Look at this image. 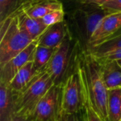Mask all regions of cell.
<instances>
[{
    "label": "cell",
    "instance_id": "cell-14",
    "mask_svg": "<svg viewBox=\"0 0 121 121\" xmlns=\"http://www.w3.org/2000/svg\"><path fill=\"white\" fill-rule=\"evenodd\" d=\"M33 67V61L26 63L15 75L9 87L13 94H16L25 89L33 78L38 74Z\"/></svg>",
    "mask_w": 121,
    "mask_h": 121
},
{
    "label": "cell",
    "instance_id": "cell-24",
    "mask_svg": "<svg viewBox=\"0 0 121 121\" xmlns=\"http://www.w3.org/2000/svg\"><path fill=\"white\" fill-rule=\"evenodd\" d=\"M83 111L78 113L69 114L64 116L65 117L66 121H83Z\"/></svg>",
    "mask_w": 121,
    "mask_h": 121
},
{
    "label": "cell",
    "instance_id": "cell-27",
    "mask_svg": "<svg viewBox=\"0 0 121 121\" xmlns=\"http://www.w3.org/2000/svg\"><path fill=\"white\" fill-rule=\"evenodd\" d=\"M62 2V1H65V2H78L79 4H82L84 0H60Z\"/></svg>",
    "mask_w": 121,
    "mask_h": 121
},
{
    "label": "cell",
    "instance_id": "cell-4",
    "mask_svg": "<svg viewBox=\"0 0 121 121\" xmlns=\"http://www.w3.org/2000/svg\"><path fill=\"white\" fill-rule=\"evenodd\" d=\"M102 6L81 4L71 15V19L79 38L86 46L102 18L108 14Z\"/></svg>",
    "mask_w": 121,
    "mask_h": 121
},
{
    "label": "cell",
    "instance_id": "cell-30",
    "mask_svg": "<svg viewBox=\"0 0 121 121\" xmlns=\"http://www.w3.org/2000/svg\"><path fill=\"white\" fill-rule=\"evenodd\" d=\"M118 64H119V65L121 66V60H118Z\"/></svg>",
    "mask_w": 121,
    "mask_h": 121
},
{
    "label": "cell",
    "instance_id": "cell-1",
    "mask_svg": "<svg viewBox=\"0 0 121 121\" xmlns=\"http://www.w3.org/2000/svg\"><path fill=\"white\" fill-rule=\"evenodd\" d=\"M75 70L79 77L84 105L90 106L103 121H108V90L98 62L89 54H84L77 57Z\"/></svg>",
    "mask_w": 121,
    "mask_h": 121
},
{
    "label": "cell",
    "instance_id": "cell-13",
    "mask_svg": "<svg viewBox=\"0 0 121 121\" xmlns=\"http://www.w3.org/2000/svg\"><path fill=\"white\" fill-rule=\"evenodd\" d=\"M12 13H15L18 16L20 28L24 30L33 40H38L40 35L48 28L45 25L41 18H32L23 12L18 11H15Z\"/></svg>",
    "mask_w": 121,
    "mask_h": 121
},
{
    "label": "cell",
    "instance_id": "cell-16",
    "mask_svg": "<svg viewBox=\"0 0 121 121\" xmlns=\"http://www.w3.org/2000/svg\"><path fill=\"white\" fill-rule=\"evenodd\" d=\"M108 121H121V89L108 90Z\"/></svg>",
    "mask_w": 121,
    "mask_h": 121
},
{
    "label": "cell",
    "instance_id": "cell-3",
    "mask_svg": "<svg viewBox=\"0 0 121 121\" xmlns=\"http://www.w3.org/2000/svg\"><path fill=\"white\" fill-rule=\"evenodd\" d=\"M0 33V67L34 41L20 28L18 16L15 13L1 21Z\"/></svg>",
    "mask_w": 121,
    "mask_h": 121
},
{
    "label": "cell",
    "instance_id": "cell-6",
    "mask_svg": "<svg viewBox=\"0 0 121 121\" xmlns=\"http://www.w3.org/2000/svg\"><path fill=\"white\" fill-rule=\"evenodd\" d=\"M84 108V100L79 75L76 70L62 84L61 94V115L78 113Z\"/></svg>",
    "mask_w": 121,
    "mask_h": 121
},
{
    "label": "cell",
    "instance_id": "cell-8",
    "mask_svg": "<svg viewBox=\"0 0 121 121\" xmlns=\"http://www.w3.org/2000/svg\"><path fill=\"white\" fill-rule=\"evenodd\" d=\"M38 45V40L33 41L25 50L0 67V83L7 86L17 72L28 62L33 60V55Z\"/></svg>",
    "mask_w": 121,
    "mask_h": 121
},
{
    "label": "cell",
    "instance_id": "cell-15",
    "mask_svg": "<svg viewBox=\"0 0 121 121\" xmlns=\"http://www.w3.org/2000/svg\"><path fill=\"white\" fill-rule=\"evenodd\" d=\"M121 49V29L118 33L101 43L88 49V54L94 59H99L111 52Z\"/></svg>",
    "mask_w": 121,
    "mask_h": 121
},
{
    "label": "cell",
    "instance_id": "cell-17",
    "mask_svg": "<svg viewBox=\"0 0 121 121\" xmlns=\"http://www.w3.org/2000/svg\"><path fill=\"white\" fill-rule=\"evenodd\" d=\"M56 48H47L38 45H37L33 60V67L37 73L42 72L45 70L46 65L51 59Z\"/></svg>",
    "mask_w": 121,
    "mask_h": 121
},
{
    "label": "cell",
    "instance_id": "cell-20",
    "mask_svg": "<svg viewBox=\"0 0 121 121\" xmlns=\"http://www.w3.org/2000/svg\"><path fill=\"white\" fill-rule=\"evenodd\" d=\"M64 17H65L64 9H60L49 13L48 14L45 15L44 17H43L41 19L43 22L45 23V25L49 27L54 24L64 21Z\"/></svg>",
    "mask_w": 121,
    "mask_h": 121
},
{
    "label": "cell",
    "instance_id": "cell-5",
    "mask_svg": "<svg viewBox=\"0 0 121 121\" xmlns=\"http://www.w3.org/2000/svg\"><path fill=\"white\" fill-rule=\"evenodd\" d=\"M72 38L68 34L63 42L56 48L45 70L52 79L54 84L62 85L71 74L69 70L74 57Z\"/></svg>",
    "mask_w": 121,
    "mask_h": 121
},
{
    "label": "cell",
    "instance_id": "cell-12",
    "mask_svg": "<svg viewBox=\"0 0 121 121\" xmlns=\"http://www.w3.org/2000/svg\"><path fill=\"white\" fill-rule=\"evenodd\" d=\"M97 62L100 67L102 79L108 90L121 89V66L118 61Z\"/></svg>",
    "mask_w": 121,
    "mask_h": 121
},
{
    "label": "cell",
    "instance_id": "cell-29",
    "mask_svg": "<svg viewBox=\"0 0 121 121\" xmlns=\"http://www.w3.org/2000/svg\"><path fill=\"white\" fill-rule=\"evenodd\" d=\"M59 121H66V119H65V117L64 116H62V117H61V118L59 120Z\"/></svg>",
    "mask_w": 121,
    "mask_h": 121
},
{
    "label": "cell",
    "instance_id": "cell-19",
    "mask_svg": "<svg viewBox=\"0 0 121 121\" xmlns=\"http://www.w3.org/2000/svg\"><path fill=\"white\" fill-rule=\"evenodd\" d=\"M19 0H0V16L1 21L10 16L18 9L22 2Z\"/></svg>",
    "mask_w": 121,
    "mask_h": 121
},
{
    "label": "cell",
    "instance_id": "cell-7",
    "mask_svg": "<svg viewBox=\"0 0 121 121\" xmlns=\"http://www.w3.org/2000/svg\"><path fill=\"white\" fill-rule=\"evenodd\" d=\"M62 85L54 84L37 105L31 121H59L61 118Z\"/></svg>",
    "mask_w": 121,
    "mask_h": 121
},
{
    "label": "cell",
    "instance_id": "cell-2",
    "mask_svg": "<svg viewBox=\"0 0 121 121\" xmlns=\"http://www.w3.org/2000/svg\"><path fill=\"white\" fill-rule=\"evenodd\" d=\"M53 85L52 79L45 71L38 73L25 89L13 94L11 116L30 119L38 103Z\"/></svg>",
    "mask_w": 121,
    "mask_h": 121
},
{
    "label": "cell",
    "instance_id": "cell-9",
    "mask_svg": "<svg viewBox=\"0 0 121 121\" xmlns=\"http://www.w3.org/2000/svg\"><path fill=\"white\" fill-rule=\"evenodd\" d=\"M121 29V12H114L107 14L97 26L87 45V49L97 45L118 33Z\"/></svg>",
    "mask_w": 121,
    "mask_h": 121
},
{
    "label": "cell",
    "instance_id": "cell-23",
    "mask_svg": "<svg viewBox=\"0 0 121 121\" xmlns=\"http://www.w3.org/2000/svg\"><path fill=\"white\" fill-rule=\"evenodd\" d=\"M84 111L88 121H104L88 105H84Z\"/></svg>",
    "mask_w": 121,
    "mask_h": 121
},
{
    "label": "cell",
    "instance_id": "cell-22",
    "mask_svg": "<svg viewBox=\"0 0 121 121\" xmlns=\"http://www.w3.org/2000/svg\"><path fill=\"white\" fill-rule=\"evenodd\" d=\"M94 58V57H93ZM97 62H104V61H113V60H121V49L118 50L113 52H111L104 57L99 58V59H94Z\"/></svg>",
    "mask_w": 121,
    "mask_h": 121
},
{
    "label": "cell",
    "instance_id": "cell-28",
    "mask_svg": "<svg viewBox=\"0 0 121 121\" xmlns=\"http://www.w3.org/2000/svg\"><path fill=\"white\" fill-rule=\"evenodd\" d=\"M82 113H83V121H87V118H86V113H85V111H84V110H83Z\"/></svg>",
    "mask_w": 121,
    "mask_h": 121
},
{
    "label": "cell",
    "instance_id": "cell-25",
    "mask_svg": "<svg viewBox=\"0 0 121 121\" xmlns=\"http://www.w3.org/2000/svg\"><path fill=\"white\" fill-rule=\"evenodd\" d=\"M113 0H84L82 4H95L98 6H103L104 4L110 2Z\"/></svg>",
    "mask_w": 121,
    "mask_h": 121
},
{
    "label": "cell",
    "instance_id": "cell-10",
    "mask_svg": "<svg viewBox=\"0 0 121 121\" xmlns=\"http://www.w3.org/2000/svg\"><path fill=\"white\" fill-rule=\"evenodd\" d=\"M60 9H63V4L60 0H24L16 11L32 18H42L49 13Z\"/></svg>",
    "mask_w": 121,
    "mask_h": 121
},
{
    "label": "cell",
    "instance_id": "cell-26",
    "mask_svg": "<svg viewBox=\"0 0 121 121\" xmlns=\"http://www.w3.org/2000/svg\"><path fill=\"white\" fill-rule=\"evenodd\" d=\"M23 119L21 118H18V117H15V116H11L9 118V119L7 121H22Z\"/></svg>",
    "mask_w": 121,
    "mask_h": 121
},
{
    "label": "cell",
    "instance_id": "cell-18",
    "mask_svg": "<svg viewBox=\"0 0 121 121\" xmlns=\"http://www.w3.org/2000/svg\"><path fill=\"white\" fill-rule=\"evenodd\" d=\"M11 94L9 86L0 83V116L1 121H4V119L8 121L11 116V112L9 111L10 95Z\"/></svg>",
    "mask_w": 121,
    "mask_h": 121
},
{
    "label": "cell",
    "instance_id": "cell-11",
    "mask_svg": "<svg viewBox=\"0 0 121 121\" xmlns=\"http://www.w3.org/2000/svg\"><path fill=\"white\" fill-rule=\"evenodd\" d=\"M68 35V28L65 21L49 26L38 40V45L56 48Z\"/></svg>",
    "mask_w": 121,
    "mask_h": 121
},
{
    "label": "cell",
    "instance_id": "cell-21",
    "mask_svg": "<svg viewBox=\"0 0 121 121\" xmlns=\"http://www.w3.org/2000/svg\"><path fill=\"white\" fill-rule=\"evenodd\" d=\"M108 13L121 12V0H113L102 6Z\"/></svg>",
    "mask_w": 121,
    "mask_h": 121
}]
</instances>
